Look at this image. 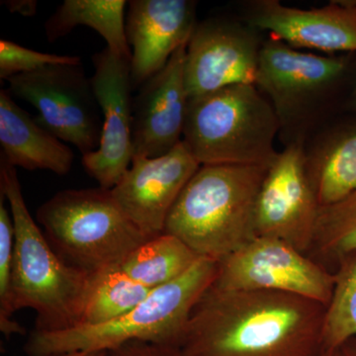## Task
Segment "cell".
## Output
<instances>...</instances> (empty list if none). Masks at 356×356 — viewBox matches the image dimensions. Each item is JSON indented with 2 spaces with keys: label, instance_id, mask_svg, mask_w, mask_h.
<instances>
[{
  "label": "cell",
  "instance_id": "cell-14",
  "mask_svg": "<svg viewBox=\"0 0 356 356\" xmlns=\"http://www.w3.org/2000/svg\"><path fill=\"white\" fill-rule=\"evenodd\" d=\"M245 22L298 50L356 54V0L332 1L311 9L259 0L248 4Z\"/></svg>",
  "mask_w": 356,
  "mask_h": 356
},
{
  "label": "cell",
  "instance_id": "cell-13",
  "mask_svg": "<svg viewBox=\"0 0 356 356\" xmlns=\"http://www.w3.org/2000/svg\"><path fill=\"white\" fill-rule=\"evenodd\" d=\"M200 166L184 140L165 156H135L112 196L128 219L153 238L165 233L173 205Z\"/></svg>",
  "mask_w": 356,
  "mask_h": 356
},
{
  "label": "cell",
  "instance_id": "cell-23",
  "mask_svg": "<svg viewBox=\"0 0 356 356\" xmlns=\"http://www.w3.org/2000/svg\"><path fill=\"white\" fill-rule=\"evenodd\" d=\"M334 262L356 252V191L339 202L320 208L311 250Z\"/></svg>",
  "mask_w": 356,
  "mask_h": 356
},
{
  "label": "cell",
  "instance_id": "cell-9",
  "mask_svg": "<svg viewBox=\"0 0 356 356\" xmlns=\"http://www.w3.org/2000/svg\"><path fill=\"white\" fill-rule=\"evenodd\" d=\"M213 286L228 290H269L289 293L327 306L334 274L278 238L257 236L218 262Z\"/></svg>",
  "mask_w": 356,
  "mask_h": 356
},
{
  "label": "cell",
  "instance_id": "cell-24",
  "mask_svg": "<svg viewBox=\"0 0 356 356\" xmlns=\"http://www.w3.org/2000/svg\"><path fill=\"white\" fill-rule=\"evenodd\" d=\"M0 196V331L8 339L25 334L26 330L13 318L15 314L13 293V273L15 229L11 213Z\"/></svg>",
  "mask_w": 356,
  "mask_h": 356
},
{
  "label": "cell",
  "instance_id": "cell-16",
  "mask_svg": "<svg viewBox=\"0 0 356 356\" xmlns=\"http://www.w3.org/2000/svg\"><path fill=\"white\" fill-rule=\"evenodd\" d=\"M126 35L132 47L133 88L165 67L173 54L188 44L197 21L196 2L189 0H132L128 2Z\"/></svg>",
  "mask_w": 356,
  "mask_h": 356
},
{
  "label": "cell",
  "instance_id": "cell-8",
  "mask_svg": "<svg viewBox=\"0 0 356 356\" xmlns=\"http://www.w3.org/2000/svg\"><path fill=\"white\" fill-rule=\"evenodd\" d=\"M11 95L38 111L42 127L74 145L83 156L98 149L102 140V109L83 65H49L9 79Z\"/></svg>",
  "mask_w": 356,
  "mask_h": 356
},
{
  "label": "cell",
  "instance_id": "cell-1",
  "mask_svg": "<svg viewBox=\"0 0 356 356\" xmlns=\"http://www.w3.org/2000/svg\"><path fill=\"white\" fill-rule=\"evenodd\" d=\"M327 306L269 290L211 285L192 309L180 356H318Z\"/></svg>",
  "mask_w": 356,
  "mask_h": 356
},
{
  "label": "cell",
  "instance_id": "cell-28",
  "mask_svg": "<svg viewBox=\"0 0 356 356\" xmlns=\"http://www.w3.org/2000/svg\"><path fill=\"white\" fill-rule=\"evenodd\" d=\"M56 356H110V351H74Z\"/></svg>",
  "mask_w": 356,
  "mask_h": 356
},
{
  "label": "cell",
  "instance_id": "cell-25",
  "mask_svg": "<svg viewBox=\"0 0 356 356\" xmlns=\"http://www.w3.org/2000/svg\"><path fill=\"white\" fill-rule=\"evenodd\" d=\"M58 65H81V60L74 56L41 53L8 40H0V79L2 81Z\"/></svg>",
  "mask_w": 356,
  "mask_h": 356
},
{
  "label": "cell",
  "instance_id": "cell-17",
  "mask_svg": "<svg viewBox=\"0 0 356 356\" xmlns=\"http://www.w3.org/2000/svg\"><path fill=\"white\" fill-rule=\"evenodd\" d=\"M0 146L1 161L14 168L65 175L74 163L72 149L21 108L7 90L0 91Z\"/></svg>",
  "mask_w": 356,
  "mask_h": 356
},
{
  "label": "cell",
  "instance_id": "cell-20",
  "mask_svg": "<svg viewBox=\"0 0 356 356\" xmlns=\"http://www.w3.org/2000/svg\"><path fill=\"white\" fill-rule=\"evenodd\" d=\"M200 259L177 236L163 233L136 248L120 267L134 280L154 290L181 277Z\"/></svg>",
  "mask_w": 356,
  "mask_h": 356
},
{
  "label": "cell",
  "instance_id": "cell-3",
  "mask_svg": "<svg viewBox=\"0 0 356 356\" xmlns=\"http://www.w3.org/2000/svg\"><path fill=\"white\" fill-rule=\"evenodd\" d=\"M0 191L9 203L15 229L14 308L36 312V332L76 327L89 273L65 261L51 247L28 210L16 168L3 161L0 163Z\"/></svg>",
  "mask_w": 356,
  "mask_h": 356
},
{
  "label": "cell",
  "instance_id": "cell-30",
  "mask_svg": "<svg viewBox=\"0 0 356 356\" xmlns=\"http://www.w3.org/2000/svg\"><path fill=\"white\" fill-rule=\"evenodd\" d=\"M344 111L356 113V76L355 83H353V90H351L350 97H348V102H346V107H344Z\"/></svg>",
  "mask_w": 356,
  "mask_h": 356
},
{
  "label": "cell",
  "instance_id": "cell-2",
  "mask_svg": "<svg viewBox=\"0 0 356 356\" xmlns=\"http://www.w3.org/2000/svg\"><path fill=\"white\" fill-rule=\"evenodd\" d=\"M268 166L201 165L165 222L198 257L220 262L257 238L255 206Z\"/></svg>",
  "mask_w": 356,
  "mask_h": 356
},
{
  "label": "cell",
  "instance_id": "cell-19",
  "mask_svg": "<svg viewBox=\"0 0 356 356\" xmlns=\"http://www.w3.org/2000/svg\"><path fill=\"white\" fill-rule=\"evenodd\" d=\"M126 6L125 0H65L44 23L47 39L53 43L67 36L76 26H88L105 40L107 48L131 62Z\"/></svg>",
  "mask_w": 356,
  "mask_h": 356
},
{
  "label": "cell",
  "instance_id": "cell-4",
  "mask_svg": "<svg viewBox=\"0 0 356 356\" xmlns=\"http://www.w3.org/2000/svg\"><path fill=\"white\" fill-rule=\"evenodd\" d=\"M218 261L200 259L178 280L152 290L140 305L121 317L64 331L32 332L28 356H56L74 351H112L131 341L178 348L192 309L216 280Z\"/></svg>",
  "mask_w": 356,
  "mask_h": 356
},
{
  "label": "cell",
  "instance_id": "cell-29",
  "mask_svg": "<svg viewBox=\"0 0 356 356\" xmlns=\"http://www.w3.org/2000/svg\"><path fill=\"white\" fill-rule=\"evenodd\" d=\"M343 356H356V337L348 339L341 348Z\"/></svg>",
  "mask_w": 356,
  "mask_h": 356
},
{
  "label": "cell",
  "instance_id": "cell-21",
  "mask_svg": "<svg viewBox=\"0 0 356 356\" xmlns=\"http://www.w3.org/2000/svg\"><path fill=\"white\" fill-rule=\"evenodd\" d=\"M151 292L131 278L120 266L89 273L79 325H99L121 317L140 305Z\"/></svg>",
  "mask_w": 356,
  "mask_h": 356
},
{
  "label": "cell",
  "instance_id": "cell-27",
  "mask_svg": "<svg viewBox=\"0 0 356 356\" xmlns=\"http://www.w3.org/2000/svg\"><path fill=\"white\" fill-rule=\"evenodd\" d=\"M4 6L11 13H19L21 15L32 16L37 13V1L34 0L4 1Z\"/></svg>",
  "mask_w": 356,
  "mask_h": 356
},
{
  "label": "cell",
  "instance_id": "cell-6",
  "mask_svg": "<svg viewBox=\"0 0 356 356\" xmlns=\"http://www.w3.org/2000/svg\"><path fill=\"white\" fill-rule=\"evenodd\" d=\"M355 76L356 54L307 53L268 37L262 43L254 86L273 105L290 144L304 140L302 130L318 113L337 103L344 110Z\"/></svg>",
  "mask_w": 356,
  "mask_h": 356
},
{
  "label": "cell",
  "instance_id": "cell-26",
  "mask_svg": "<svg viewBox=\"0 0 356 356\" xmlns=\"http://www.w3.org/2000/svg\"><path fill=\"white\" fill-rule=\"evenodd\" d=\"M110 356H180V353L175 346L131 341L110 351Z\"/></svg>",
  "mask_w": 356,
  "mask_h": 356
},
{
  "label": "cell",
  "instance_id": "cell-5",
  "mask_svg": "<svg viewBox=\"0 0 356 356\" xmlns=\"http://www.w3.org/2000/svg\"><path fill=\"white\" fill-rule=\"evenodd\" d=\"M280 132L266 96L238 84L189 99L182 140L201 165L268 166Z\"/></svg>",
  "mask_w": 356,
  "mask_h": 356
},
{
  "label": "cell",
  "instance_id": "cell-22",
  "mask_svg": "<svg viewBox=\"0 0 356 356\" xmlns=\"http://www.w3.org/2000/svg\"><path fill=\"white\" fill-rule=\"evenodd\" d=\"M334 274V291L323 329L324 351L339 350L356 337V252L339 257Z\"/></svg>",
  "mask_w": 356,
  "mask_h": 356
},
{
  "label": "cell",
  "instance_id": "cell-11",
  "mask_svg": "<svg viewBox=\"0 0 356 356\" xmlns=\"http://www.w3.org/2000/svg\"><path fill=\"white\" fill-rule=\"evenodd\" d=\"M264 41L247 23L211 18L197 23L186 46L184 79L191 98L254 84Z\"/></svg>",
  "mask_w": 356,
  "mask_h": 356
},
{
  "label": "cell",
  "instance_id": "cell-12",
  "mask_svg": "<svg viewBox=\"0 0 356 356\" xmlns=\"http://www.w3.org/2000/svg\"><path fill=\"white\" fill-rule=\"evenodd\" d=\"M90 77L96 102L102 109L103 125L98 149L83 156L86 172L111 191L120 182L133 161V100L130 60L105 48L92 58Z\"/></svg>",
  "mask_w": 356,
  "mask_h": 356
},
{
  "label": "cell",
  "instance_id": "cell-15",
  "mask_svg": "<svg viewBox=\"0 0 356 356\" xmlns=\"http://www.w3.org/2000/svg\"><path fill=\"white\" fill-rule=\"evenodd\" d=\"M186 46L140 88L133 100V158H156L182 142L189 97L184 79Z\"/></svg>",
  "mask_w": 356,
  "mask_h": 356
},
{
  "label": "cell",
  "instance_id": "cell-31",
  "mask_svg": "<svg viewBox=\"0 0 356 356\" xmlns=\"http://www.w3.org/2000/svg\"><path fill=\"white\" fill-rule=\"evenodd\" d=\"M318 356H343V355L341 353V348H339V350H336L324 351V353H321Z\"/></svg>",
  "mask_w": 356,
  "mask_h": 356
},
{
  "label": "cell",
  "instance_id": "cell-7",
  "mask_svg": "<svg viewBox=\"0 0 356 356\" xmlns=\"http://www.w3.org/2000/svg\"><path fill=\"white\" fill-rule=\"evenodd\" d=\"M37 220L63 259L88 273L121 266L151 240L122 212L111 191L67 189L40 206Z\"/></svg>",
  "mask_w": 356,
  "mask_h": 356
},
{
  "label": "cell",
  "instance_id": "cell-10",
  "mask_svg": "<svg viewBox=\"0 0 356 356\" xmlns=\"http://www.w3.org/2000/svg\"><path fill=\"white\" fill-rule=\"evenodd\" d=\"M318 206L306 165L304 140L290 143L267 168L255 206L257 236L310 252Z\"/></svg>",
  "mask_w": 356,
  "mask_h": 356
},
{
  "label": "cell",
  "instance_id": "cell-18",
  "mask_svg": "<svg viewBox=\"0 0 356 356\" xmlns=\"http://www.w3.org/2000/svg\"><path fill=\"white\" fill-rule=\"evenodd\" d=\"M332 125L306 151V165L320 208L356 191V113Z\"/></svg>",
  "mask_w": 356,
  "mask_h": 356
}]
</instances>
